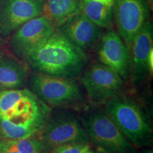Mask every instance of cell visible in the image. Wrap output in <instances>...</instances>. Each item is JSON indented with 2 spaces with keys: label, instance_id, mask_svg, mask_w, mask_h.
<instances>
[{
  "label": "cell",
  "instance_id": "cell-1",
  "mask_svg": "<svg viewBox=\"0 0 153 153\" xmlns=\"http://www.w3.org/2000/svg\"><path fill=\"white\" fill-rule=\"evenodd\" d=\"M51 111V107L26 88L1 91V137L21 139L38 136Z\"/></svg>",
  "mask_w": 153,
  "mask_h": 153
},
{
  "label": "cell",
  "instance_id": "cell-12",
  "mask_svg": "<svg viewBox=\"0 0 153 153\" xmlns=\"http://www.w3.org/2000/svg\"><path fill=\"white\" fill-rule=\"evenodd\" d=\"M70 41L87 51L97 45L103 35V28L96 25L80 11L57 28Z\"/></svg>",
  "mask_w": 153,
  "mask_h": 153
},
{
  "label": "cell",
  "instance_id": "cell-20",
  "mask_svg": "<svg viewBox=\"0 0 153 153\" xmlns=\"http://www.w3.org/2000/svg\"><path fill=\"white\" fill-rule=\"evenodd\" d=\"M93 1H98V2H100L101 4H106L107 6L113 7L114 0H93Z\"/></svg>",
  "mask_w": 153,
  "mask_h": 153
},
{
  "label": "cell",
  "instance_id": "cell-8",
  "mask_svg": "<svg viewBox=\"0 0 153 153\" xmlns=\"http://www.w3.org/2000/svg\"><path fill=\"white\" fill-rule=\"evenodd\" d=\"M55 29V25L41 14L28 21L13 33L9 47L16 57L24 60L41 46Z\"/></svg>",
  "mask_w": 153,
  "mask_h": 153
},
{
  "label": "cell",
  "instance_id": "cell-19",
  "mask_svg": "<svg viewBox=\"0 0 153 153\" xmlns=\"http://www.w3.org/2000/svg\"><path fill=\"white\" fill-rule=\"evenodd\" d=\"M148 65L149 74H150V73L152 74V71H153V49L150 51V55H149Z\"/></svg>",
  "mask_w": 153,
  "mask_h": 153
},
{
  "label": "cell",
  "instance_id": "cell-5",
  "mask_svg": "<svg viewBox=\"0 0 153 153\" xmlns=\"http://www.w3.org/2000/svg\"><path fill=\"white\" fill-rule=\"evenodd\" d=\"M28 89L51 108H85V96L75 79L34 72L28 79Z\"/></svg>",
  "mask_w": 153,
  "mask_h": 153
},
{
  "label": "cell",
  "instance_id": "cell-17",
  "mask_svg": "<svg viewBox=\"0 0 153 153\" xmlns=\"http://www.w3.org/2000/svg\"><path fill=\"white\" fill-rule=\"evenodd\" d=\"M0 153H50L38 136L21 139L0 140Z\"/></svg>",
  "mask_w": 153,
  "mask_h": 153
},
{
  "label": "cell",
  "instance_id": "cell-26",
  "mask_svg": "<svg viewBox=\"0 0 153 153\" xmlns=\"http://www.w3.org/2000/svg\"></svg>",
  "mask_w": 153,
  "mask_h": 153
},
{
  "label": "cell",
  "instance_id": "cell-9",
  "mask_svg": "<svg viewBox=\"0 0 153 153\" xmlns=\"http://www.w3.org/2000/svg\"><path fill=\"white\" fill-rule=\"evenodd\" d=\"M150 11L147 0H114V22L118 33L128 48L135 36L149 20Z\"/></svg>",
  "mask_w": 153,
  "mask_h": 153
},
{
  "label": "cell",
  "instance_id": "cell-24",
  "mask_svg": "<svg viewBox=\"0 0 153 153\" xmlns=\"http://www.w3.org/2000/svg\"><path fill=\"white\" fill-rule=\"evenodd\" d=\"M2 138V137H1V131H0V140Z\"/></svg>",
  "mask_w": 153,
  "mask_h": 153
},
{
  "label": "cell",
  "instance_id": "cell-2",
  "mask_svg": "<svg viewBox=\"0 0 153 153\" xmlns=\"http://www.w3.org/2000/svg\"><path fill=\"white\" fill-rule=\"evenodd\" d=\"M33 71L75 79L89 65V56L57 28L41 46L24 60Z\"/></svg>",
  "mask_w": 153,
  "mask_h": 153
},
{
  "label": "cell",
  "instance_id": "cell-4",
  "mask_svg": "<svg viewBox=\"0 0 153 153\" xmlns=\"http://www.w3.org/2000/svg\"><path fill=\"white\" fill-rule=\"evenodd\" d=\"M82 126L101 153H139L137 148L108 116L100 106H87L80 116Z\"/></svg>",
  "mask_w": 153,
  "mask_h": 153
},
{
  "label": "cell",
  "instance_id": "cell-23",
  "mask_svg": "<svg viewBox=\"0 0 153 153\" xmlns=\"http://www.w3.org/2000/svg\"><path fill=\"white\" fill-rule=\"evenodd\" d=\"M85 153H94V152H91V151H90V150H89L87 151V152H85Z\"/></svg>",
  "mask_w": 153,
  "mask_h": 153
},
{
  "label": "cell",
  "instance_id": "cell-15",
  "mask_svg": "<svg viewBox=\"0 0 153 153\" xmlns=\"http://www.w3.org/2000/svg\"><path fill=\"white\" fill-rule=\"evenodd\" d=\"M80 2L81 0H43L41 14L49 19L57 28L81 11Z\"/></svg>",
  "mask_w": 153,
  "mask_h": 153
},
{
  "label": "cell",
  "instance_id": "cell-16",
  "mask_svg": "<svg viewBox=\"0 0 153 153\" xmlns=\"http://www.w3.org/2000/svg\"><path fill=\"white\" fill-rule=\"evenodd\" d=\"M80 9L87 18L103 29L109 30L114 26L113 7L93 0H81Z\"/></svg>",
  "mask_w": 153,
  "mask_h": 153
},
{
  "label": "cell",
  "instance_id": "cell-22",
  "mask_svg": "<svg viewBox=\"0 0 153 153\" xmlns=\"http://www.w3.org/2000/svg\"><path fill=\"white\" fill-rule=\"evenodd\" d=\"M147 1H148L149 4H150L151 7H152V0H147Z\"/></svg>",
  "mask_w": 153,
  "mask_h": 153
},
{
  "label": "cell",
  "instance_id": "cell-7",
  "mask_svg": "<svg viewBox=\"0 0 153 153\" xmlns=\"http://www.w3.org/2000/svg\"><path fill=\"white\" fill-rule=\"evenodd\" d=\"M80 82L88 99L94 106L104 104L120 94L123 87L121 76L100 62L88 65L80 75Z\"/></svg>",
  "mask_w": 153,
  "mask_h": 153
},
{
  "label": "cell",
  "instance_id": "cell-13",
  "mask_svg": "<svg viewBox=\"0 0 153 153\" xmlns=\"http://www.w3.org/2000/svg\"><path fill=\"white\" fill-rule=\"evenodd\" d=\"M152 40V24L148 20L135 36L129 46L131 74L137 84L144 81L149 74L148 60L150 51L153 49Z\"/></svg>",
  "mask_w": 153,
  "mask_h": 153
},
{
  "label": "cell",
  "instance_id": "cell-11",
  "mask_svg": "<svg viewBox=\"0 0 153 153\" xmlns=\"http://www.w3.org/2000/svg\"><path fill=\"white\" fill-rule=\"evenodd\" d=\"M43 0H0V38H7L21 26L41 15Z\"/></svg>",
  "mask_w": 153,
  "mask_h": 153
},
{
  "label": "cell",
  "instance_id": "cell-25",
  "mask_svg": "<svg viewBox=\"0 0 153 153\" xmlns=\"http://www.w3.org/2000/svg\"><path fill=\"white\" fill-rule=\"evenodd\" d=\"M1 38H0V51H1Z\"/></svg>",
  "mask_w": 153,
  "mask_h": 153
},
{
  "label": "cell",
  "instance_id": "cell-14",
  "mask_svg": "<svg viewBox=\"0 0 153 153\" xmlns=\"http://www.w3.org/2000/svg\"><path fill=\"white\" fill-rule=\"evenodd\" d=\"M28 82V72L24 65L7 55H0V92L23 89Z\"/></svg>",
  "mask_w": 153,
  "mask_h": 153
},
{
  "label": "cell",
  "instance_id": "cell-21",
  "mask_svg": "<svg viewBox=\"0 0 153 153\" xmlns=\"http://www.w3.org/2000/svg\"><path fill=\"white\" fill-rule=\"evenodd\" d=\"M142 153H153V151L152 149L150 148V147H145V148H143Z\"/></svg>",
  "mask_w": 153,
  "mask_h": 153
},
{
  "label": "cell",
  "instance_id": "cell-3",
  "mask_svg": "<svg viewBox=\"0 0 153 153\" xmlns=\"http://www.w3.org/2000/svg\"><path fill=\"white\" fill-rule=\"evenodd\" d=\"M105 111L124 135L137 148L152 145V126L140 106L121 93L104 104Z\"/></svg>",
  "mask_w": 153,
  "mask_h": 153
},
{
  "label": "cell",
  "instance_id": "cell-10",
  "mask_svg": "<svg viewBox=\"0 0 153 153\" xmlns=\"http://www.w3.org/2000/svg\"><path fill=\"white\" fill-rule=\"evenodd\" d=\"M99 62L111 69L127 79L131 75L130 50L119 34L112 29L103 33L97 44Z\"/></svg>",
  "mask_w": 153,
  "mask_h": 153
},
{
  "label": "cell",
  "instance_id": "cell-18",
  "mask_svg": "<svg viewBox=\"0 0 153 153\" xmlns=\"http://www.w3.org/2000/svg\"><path fill=\"white\" fill-rule=\"evenodd\" d=\"M90 150L87 143H71L60 145L50 151V153H85Z\"/></svg>",
  "mask_w": 153,
  "mask_h": 153
},
{
  "label": "cell",
  "instance_id": "cell-6",
  "mask_svg": "<svg viewBox=\"0 0 153 153\" xmlns=\"http://www.w3.org/2000/svg\"><path fill=\"white\" fill-rule=\"evenodd\" d=\"M38 137L50 151L66 143H91L79 117L68 108L51 111Z\"/></svg>",
  "mask_w": 153,
  "mask_h": 153
}]
</instances>
